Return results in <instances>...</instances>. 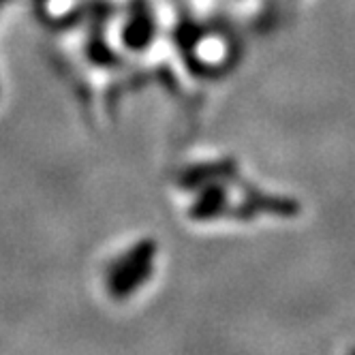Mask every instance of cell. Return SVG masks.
<instances>
[{
  "label": "cell",
  "mask_w": 355,
  "mask_h": 355,
  "mask_svg": "<svg viewBox=\"0 0 355 355\" xmlns=\"http://www.w3.org/2000/svg\"><path fill=\"white\" fill-rule=\"evenodd\" d=\"M351 355H355V349H353V351H351Z\"/></svg>",
  "instance_id": "obj_1"
}]
</instances>
